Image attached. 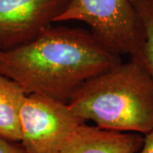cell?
Segmentation results:
<instances>
[{
  "label": "cell",
  "mask_w": 153,
  "mask_h": 153,
  "mask_svg": "<svg viewBox=\"0 0 153 153\" xmlns=\"http://www.w3.org/2000/svg\"><path fill=\"white\" fill-rule=\"evenodd\" d=\"M121 62L120 55L82 28L50 26L26 44L0 49L2 75L27 94L66 103L83 82Z\"/></svg>",
  "instance_id": "6da1fadb"
},
{
  "label": "cell",
  "mask_w": 153,
  "mask_h": 153,
  "mask_svg": "<svg viewBox=\"0 0 153 153\" xmlns=\"http://www.w3.org/2000/svg\"><path fill=\"white\" fill-rule=\"evenodd\" d=\"M68 105L100 128L143 134L153 129V80L135 59L83 82Z\"/></svg>",
  "instance_id": "7a4b0ae2"
},
{
  "label": "cell",
  "mask_w": 153,
  "mask_h": 153,
  "mask_svg": "<svg viewBox=\"0 0 153 153\" xmlns=\"http://www.w3.org/2000/svg\"><path fill=\"white\" fill-rule=\"evenodd\" d=\"M77 21L105 47L135 58L144 41L140 21L131 0H68L56 22Z\"/></svg>",
  "instance_id": "3957f363"
},
{
  "label": "cell",
  "mask_w": 153,
  "mask_h": 153,
  "mask_svg": "<svg viewBox=\"0 0 153 153\" xmlns=\"http://www.w3.org/2000/svg\"><path fill=\"white\" fill-rule=\"evenodd\" d=\"M85 122L66 102L36 94H26L20 110L21 143L27 153H58Z\"/></svg>",
  "instance_id": "277c9868"
},
{
  "label": "cell",
  "mask_w": 153,
  "mask_h": 153,
  "mask_svg": "<svg viewBox=\"0 0 153 153\" xmlns=\"http://www.w3.org/2000/svg\"><path fill=\"white\" fill-rule=\"evenodd\" d=\"M68 0H0V49L26 44L56 22Z\"/></svg>",
  "instance_id": "5b68a950"
},
{
  "label": "cell",
  "mask_w": 153,
  "mask_h": 153,
  "mask_svg": "<svg viewBox=\"0 0 153 153\" xmlns=\"http://www.w3.org/2000/svg\"><path fill=\"white\" fill-rule=\"evenodd\" d=\"M144 137L138 133L78 126L58 153H139Z\"/></svg>",
  "instance_id": "8992f818"
},
{
  "label": "cell",
  "mask_w": 153,
  "mask_h": 153,
  "mask_svg": "<svg viewBox=\"0 0 153 153\" xmlns=\"http://www.w3.org/2000/svg\"><path fill=\"white\" fill-rule=\"evenodd\" d=\"M27 94L12 79L0 73V135L21 142L20 110Z\"/></svg>",
  "instance_id": "52a82bcc"
},
{
  "label": "cell",
  "mask_w": 153,
  "mask_h": 153,
  "mask_svg": "<svg viewBox=\"0 0 153 153\" xmlns=\"http://www.w3.org/2000/svg\"><path fill=\"white\" fill-rule=\"evenodd\" d=\"M140 21L144 41L135 58L148 71L153 80V0H131Z\"/></svg>",
  "instance_id": "ba28073f"
},
{
  "label": "cell",
  "mask_w": 153,
  "mask_h": 153,
  "mask_svg": "<svg viewBox=\"0 0 153 153\" xmlns=\"http://www.w3.org/2000/svg\"><path fill=\"white\" fill-rule=\"evenodd\" d=\"M0 153H27L21 142L12 141L0 135Z\"/></svg>",
  "instance_id": "9c48e42d"
},
{
  "label": "cell",
  "mask_w": 153,
  "mask_h": 153,
  "mask_svg": "<svg viewBox=\"0 0 153 153\" xmlns=\"http://www.w3.org/2000/svg\"><path fill=\"white\" fill-rule=\"evenodd\" d=\"M139 153H153V129L145 134L143 145Z\"/></svg>",
  "instance_id": "30bf717a"
}]
</instances>
